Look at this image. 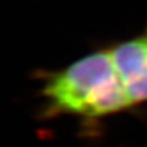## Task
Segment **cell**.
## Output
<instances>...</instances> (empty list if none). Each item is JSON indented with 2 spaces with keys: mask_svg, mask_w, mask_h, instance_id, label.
Returning a JSON list of instances; mask_svg holds the SVG:
<instances>
[{
  "mask_svg": "<svg viewBox=\"0 0 147 147\" xmlns=\"http://www.w3.org/2000/svg\"><path fill=\"white\" fill-rule=\"evenodd\" d=\"M109 53L134 107L147 103V27L109 47Z\"/></svg>",
  "mask_w": 147,
  "mask_h": 147,
  "instance_id": "2",
  "label": "cell"
},
{
  "mask_svg": "<svg viewBox=\"0 0 147 147\" xmlns=\"http://www.w3.org/2000/svg\"><path fill=\"white\" fill-rule=\"evenodd\" d=\"M45 118L71 117L92 123L134 108L109 48L94 50L42 77Z\"/></svg>",
  "mask_w": 147,
  "mask_h": 147,
  "instance_id": "1",
  "label": "cell"
}]
</instances>
